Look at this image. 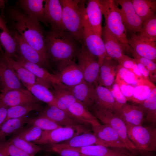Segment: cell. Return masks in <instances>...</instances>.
Here are the masks:
<instances>
[{"instance_id": "44", "label": "cell", "mask_w": 156, "mask_h": 156, "mask_svg": "<svg viewBox=\"0 0 156 156\" xmlns=\"http://www.w3.org/2000/svg\"><path fill=\"white\" fill-rule=\"evenodd\" d=\"M131 53L136 61L142 64L148 71L150 74L149 80L152 82H155L156 63L149 59L139 56L132 49Z\"/></svg>"}, {"instance_id": "17", "label": "cell", "mask_w": 156, "mask_h": 156, "mask_svg": "<svg viewBox=\"0 0 156 156\" xmlns=\"http://www.w3.org/2000/svg\"><path fill=\"white\" fill-rule=\"evenodd\" d=\"M113 113L125 124L142 125L144 122V110L139 104L134 105L126 103Z\"/></svg>"}, {"instance_id": "3", "label": "cell", "mask_w": 156, "mask_h": 156, "mask_svg": "<svg viewBox=\"0 0 156 156\" xmlns=\"http://www.w3.org/2000/svg\"><path fill=\"white\" fill-rule=\"evenodd\" d=\"M98 2L105 19V26L123 46L126 52L131 53L132 49L128 44L127 31L118 4L113 0H98Z\"/></svg>"}, {"instance_id": "21", "label": "cell", "mask_w": 156, "mask_h": 156, "mask_svg": "<svg viewBox=\"0 0 156 156\" xmlns=\"http://www.w3.org/2000/svg\"><path fill=\"white\" fill-rule=\"evenodd\" d=\"M119 65L109 57L105 58L100 65L98 85L108 89L111 88L114 83Z\"/></svg>"}, {"instance_id": "18", "label": "cell", "mask_w": 156, "mask_h": 156, "mask_svg": "<svg viewBox=\"0 0 156 156\" xmlns=\"http://www.w3.org/2000/svg\"><path fill=\"white\" fill-rule=\"evenodd\" d=\"M78 135L72 128L62 127L50 131H43L40 138L32 142L36 144H56Z\"/></svg>"}, {"instance_id": "53", "label": "cell", "mask_w": 156, "mask_h": 156, "mask_svg": "<svg viewBox=\"0 0 156 156\" xmlns=\"http://www.w3.org/2000/svg\"><path fill=\"white\" fill-rule=\"evenodd\" d=\"M4 3L3 1H0V8H2V6H3Z\"/></svg>"}, {"instance_id": "35", "label": "cell", "mask_w": 156, "mask_h": 156, "mask_svg": "<svg viewBox=\"0 0 156 156\" xmlns=\"http://www.w3.org/2000/svg\"><path fill=\"white\" fill-rule=\"evenodd\" d=\"M39 102L18 105L8 108L6 116L3 122L10 119L18 118L26 116L32 111L41 112L44 108Z\"/></svg>"}, {"instance_id": "24", "label": "cell", "mask_w": 156, "mask_h": 156, "mask_svg": "<svg viewBox=\"0 0 156 156\" xmlns=\"http://www.w3.org/2000/svg\"><path fill=\"white\" fill-rule=\"evenodd\" d=\"M128 42L138 55L156 62V42L143 40L136 34L131 33Z\"/></svg>"}, {"instance_id": "36", "label": "cell", "mask_w": 156, "mask_h": 156, "mask_svg": "<svg viewBox=\"0 0 156 156\" xmlns=\"http://www.w3.org/2000/svg\"><path fill=\"white\" fill-rule=\"evenodd\" d=\"M32 94L40 101L48 105L56 106V100L51 91L43 85L39 84L24 85Z\"/></svg>"}, {"instance_id": "26", "label": "cell", "mask_w": 156, "mask_h": 156, "mask_svg": "<svg viewBox=\"0 0 156 156\" xmlns=\"http://www.w3.org/2000/svg\"><path fill=\"white\" fill-rule=\"evenodd\" d=\"M60 148H79L92 145H101L106 146L105 143L94 133L90 132L77 135L62 143L52 144Z\"/></svg>"}, {"instance_id": "13", "label": "cell", "mask_w": 156, "mask_h": 156, "mask_svg": "<svg viewBox=\"0 0 156 156\" xmlns=\"http://www.w3.org/2000/svg\"><path fill=\"white\" fill-rule=\"evenodd\" d=\"M115 1L121 7L120 13L127 31L135 34L140 33L143 22L135 11L131 0Z\"/></svg>"}, {"instance_id": "10", "label": "cell", "mask_w": 156, "mask_h": 156, "mask_svg": "<svg viewBox=\"0 0 156 156\" xmlns=\"http://www.w3.org/2000/svg\"><path fill=\"white\" fill-rule=\"evenodd\" d=\"M9 29L16 43L17 54L26 61L37 64L49 71V70L52 71L50 64L40 53L27 42L16 32Z\"/></svg>"}, {"instance_id": "47", "label": "cell", "mask_w": 156, "mask_h": 156, "mask_svg": "<svg viewBox=\"0 0 156 156\" xmlns=\"http://www.w3.org/2000/svg\"><path fill=\"white\" fill-rule=\"evenodd\" d=\"M118 64L122 67L133 72L138 77L142 78L138 70L137 63L134 58L125 55Z\"/></svg>"}, {"instance_id": "50", "label": "cell", "mask_w": 156, "mask_h": 156, "mask_svg": "<svg viewBox=\"0 0 156 156\" xmlns=\"http://www.w3.org/2000/svg\"><path fill=\"white\" fill-rule=\"evenodd\" d=\"M136 62L138 70L141 74L142 78L145 80H149L150 74L148 71L141 64L136 61Z\"/></svg>"}, {"instance_id": "33", "label": "cell", "mask_w": 156, "mask_h": 156, "mask_svg": "<svg viewBox=\"0 0 156 156\" xmlns=\"http://www.w3.org/2000/svg\"><path fill=\"white\" fill-rule=\"evenodd\" d=\"M28 118L25 116L19 118L10 119L3 123L0 125V141L23 128L25 124H27Z\"/></svg>"}, {"instance_id": "25", "label": "cell", "mask_w": 156, "mask_h": 156, "mask_svg": "<svg viewBox=\"0 0 156 156\" xmlns=\"http://www.w3.org/2000/svg\"><path fill=\"white\" fill-rule=\"evenodd\" d=\"M44 0H19L18 7L31 18L41 22L48 26L45 20Z\"/></svg>"}, {"instance_id": "20", "label": "cell", "mask_w": 156, "mask_h": 156, "mask_svg": "<svg viewBox=\"0 0 156 156\" xmlns=\"http://www.w3.org/2000/svg\"><path fill=\"white\" fill-rule=\"evenodd\" d=\"M101 36L108 55L118 63L125 55L124 47L105 25L102 27Z\"/></svg>"}, {"instance_id": "15", "label": "cell", "mask_w": 156, "mask_h": 156, "mask_svg": "<svg viewBox=\"0 0 156 156\" xmlns=\"http://www.w3.org/2000/svg\"><path fill=\"white\" fill-rule=\"evenodd\" d=\"M13 60L31 72L38 79L40 84L44 85L48 89L52 84L61 83L55 74L50 73L47 70L39 65L26 61L17 54Z\"/></svg>"}, {"instance_id": "22", "label": "cell", "mask_w": 156, "mask_h": 156, "mask_svg": "<svg viewBox=\"0 0 156 156\" xmlns=\"http://www.w3.org/2000/svg\"><path fill=\"white\" fill-rule=\"evenodd\" d=\"M96 86L84 81L74 86L69 87L77 100L90 112L94 105Z\"/></svg>"}, {"instance_id": "2", "label": "cell", "mask_w": 156, "mask_h": 156, "mask_svg": "<svg viewBox=\"0 0 156 156\" xmlns=\"http://www.w3.org/2000/svg\"><path fill=\"white\" fill-rule=\"evenodd\" d=\"M45 38L49 62L51 60L57 67L61 64L73 60L77 57L80 49L78 46L79 42L66 29H51L45 33Z\"/></svg>"}, {"instance_id": "34", "label": "cell", "mask_w": 156, "mask_h": 156, "mask_svg": "<svg viewBox=\"0 0 156 156\" xmlns=\"http://www.w3.org/2000/svg\"><path fill=\"white\" fill-rule=\"evenodd\" d=\"M6 57L15 74L24 85L39 84L38 79L31 72L13 59Z\"/></svg>"}, {"instance_id": "42", "label": "cell", "mask_w": 156, "mask_h": 156, "mask_svg": "<svg viewBox=\"0 0 156 156\" xmlns=\"http://www.w3.org/2000/svg\"><path fill=\"white\" fill-rule=\"evenodd\" d=\"M42 131L38 127L29 125L28 127H23L14 134L26 141L33 142L40 138Z\"/></svg>"}, {"instance_id": "56", "label": "cell", "mask_w": 156, "mask_h": 156, "mask_svg": "<svg viewBox=\"0 0 156 156\" xmlns=\"http://www.w3.org/2000/svg\"></svg>"}, {"instance_id": "30", "label": "cell", "mask_w": 156, "mask_h": 156, "mask_svg": "<svg viewBox=\"0 0 156 156\" xmlns=\"http://www.w3.org/2000/svg\"><path fill=\"white\" fill-rule=\"evenodd\" d=\"M86 11L87 18L93 31L101 38L103 14L98 0H88Z\"/></svg>"}, {"instance_id": "31", "label": "cell", "mask_w": 156, "mask_h": 156, "mask_svg": "<svg viewBox=\"0 0 156 156\" xmlns=\"http://www.w3.org/2000/svg\"><path fill=\"white\" fill-rule=\"evenodd\" d=\"M63 148L73 150L87 156H121L129 154L118 149H111L108 147L101 145L94 144L79 148Z\"/></svg>"}, {"instance_id": "38", "label": "cell", "mask_w": 156, "mask_h": 156, "mask_svg": "<svg viewBox=\"0 0 156 156\" xmlns=\"http://www.w3.org/2000/svg\"><path fill=\"white\" fill-rule=\"evenodd\" d=\"M138 35L143 40L156 42V14L143 23L141 30Z\"/></svg>"}, {"instance_id": "14", "label": "cell", "mask_w": 156, "mask_h": 156, "mask_svg": "<svg viewBox=\"0 0 156 156\" xmlns=\"http://www.w3.org/2000/svg\"><path fill=\"white\" fill-rule=\"evenodd\" d=\"M27 90L19 89L11 90L0 94V108L39 102Z\"/></svg>"}, {"instance_id": "45", "label": "cell", "mask_w": 156, "mask_h": 156, "mask_svg": "<svg viewBox=\"0 0 156 156\" xmlns=\"http://www.w3.org/2000/svg\"><path fill=\"white\" fill-rule=\"evenodd\" d=\"M44 145H45L44 149L45 151L57 153L60 156H87L73 150L57 147L52 144Z\"/></svg>"}, {"instance_id": "8", "label": "cell", "mask_w": 156, "mask_h": 156, "mask_svg": "<svg viewBox=\"0 0 156 156\" xmlns=\"http://www.w3.org/2000/svg\"><path fill=\"white\" fill-rule=\"evenodd\" d=\"M81 47L77 57L78 64L81 69L86 82L96 86L98 81L100 65L97 59L90 53L84 44Z\"/></svg>"}, {"instance_id": "16", "label": "cell", "mask_w": 156, "mask_h": 156, "mask_svg": "<svg viewBox=\"0 0 156 156\" xmlns=\"http://www.w3.org/2000/svg\"><path fill=\"white\" fill-rule=\"evenodd\" d=\"M93 133L103 141L107 147L122 149L126 146L116 131L109 126L99 122L91 125Z\"/></svg>"}, {"instance_id": "57", "label": "cell", "mask_w": 156, "mask_h": 156, "mask_svg": "<svg viewBox=\"0 0 156 156\" xmlns=\"http://www.w3.org/2000/svg\"><path fill=\"white\" fill-rule=\"evenodd\" d=\"M7 156H8V155H7Z\"/></svg>"}, {"instance_id": "40", "label": "cell", "mask_w": 156, "mask_h": 156, "mask_svg": "<svg viewBox=\"0 0 156 156\" xmlns=\"http://www.w3.org/2000/svg\"><path fill=\"white\" fill-rule=\"evenodd\" d=\"M8 141L18 148L32 155H36L42 150L40 146L32 142L26 141L15 134H13Z\"/></svg>"}, {"instance_id": "52", "label": "cell", "mask_w": 156, "mask_h": 156, "mask_svg": "<svg viewBox=\"0 0 156 156\" xmlns=\"http://www.w3.org/2000/svg\"><path fill=\"white\" fill-rule=\"evenodd\" d=\"M8 108L1 107L0 108V125L4 121L6 117Z\"/></svg>"}, {"instance_id": "27", "label": "cell", "mask_w": 156, "mask_h": 156, "mask_svg": "<svg viewBox=\"0 0 156 156\" xmlns=\"http://www.w3.org/2000/svg\"><path fill=\"white\" fill-rule=\"evenodd\" d=\"M95 89L94 105L91 111L95 109L108 110L114 112L118 109L110 90L107 88L97 85L96 86Z\"/></svg>"}, {"instance_id": "41", "label": "cell", "mask_w": 156, "mask_h": 156, "mask_svg": "<svg viewBox=\"0 0 156 156\" xmlns=\"http://www.w3.org/2000/svg\"><path fill=\"white\" fill-rule=\"evenodd\" d=\"M27 124L36 126L44 131H51L62 127L50 119L39 115L35 117L28 118Z\"/></svg>"}, {"instance_id": "7", "label": "cell", "mask_w": 156, "mask_h": 156, "mask_svg": "<svg viewBox=\"0 0 156 156\" xmlns=\"http://www.w3.org/2000/svg\"><path fill=\"white\" fill-rule=\"evenodd\" d=\"M91 112L103 124L107 125L114 129L131 152L135 150V147L129 138L125 122L113 112L106 110H92Z\"/></svg>"}, {"instance_id": "11", "label": "cell", "mask_w": 156, "mask_h": 156, "mask_svg": "<svg viewBox=\"0 0 156 156\" xmlns=\"http://www.w3.org/2000/svg\"><path fill=\"white\" fill-rule=\"evenodd\" d=\"M0 94H4L11 90L24 89L0 47Z\"/></svg>"}, {"instance_id": "32", "label": "cell", "mask_w": 156, "mask_h": 156, "mask_svg": "<svg viewBox=\"0 0 156 156\" xmlns=\"http://www.w3.org/2000/svg\"><path fill=\"white\" fill-rule=\"evenodd\" d=\"M134 9L143 23L155 14V0H131Z\"/></svg>"}, {"instance_id": "54", "label": "cell", "mask_w": 156, "mask_h": 156, "mask_svg": "<svg viewBox=\"0 0 156 156\" xmlns=\"http://www.w3.org/2000/svg\"><path fill=\"white\" fill-rule=\"evenodd\" d=\"M121 156H130L129 154L126 155H122Z\"/></svg>"}, {"instance_id": "29", "label": "cell", "mask_w": 156, "mask_h": 156, "mask_svg": "<svg viewBox=\"0 0 156 156\" xmlns=\"http://www.w3.org/2000/svg\"><path fill=\"white\" fill-rule=\"evenodd\" d=\"M68 114L80 123L87 127L99 121L94 115L81 103L77 101L69 107Z\"/></svg>"}, {"instance_id": "43", "label": "cell", "mask_w": 156, "mask_h": 156, "mask_svg": "<svg viewBox=\"0 0 156 156\" xmlns=\"http://www.w3.org/2000/svg\"><path fill=\"white\" fill-rule=\"evenodd\" d=\"M117 74L124 82L133 87L143 83L145 80L142 78L138 77L133 72L120 65Z\"/></svg>"}, {"instance_id": "46", "label": "cell", "mask_w": 156, "mask_h": 156, "mask_svg": "<svg viewBox=\"0 0 156 156\" xmlns=\"http://www.w3.org/2000/svg\"><path fill=\"white\" fill-rule=\"evenodd\" d=\"M115 82L118 85L122 94L127 101H132L134 87L129 85L122 79L117 74Z\"/></svg>"}, {"instance_id": "28", "label": "cell", "mask_w": 156, "mask_h": 156, "mask_svg": "<svg viewBox=\"0 0 156 156\" xmlns=\"http://www.w3.org/2000/svg\"><path fill=\"white\" fill-rule=\"evenodd\" d=\"M0 47L3 49L4 54L8 57L14 59L17 54L16 43L4 18L0 14Z\"/></svg>"}, {"instance_id": "39", "label": "cell", "mask_w": 156, "mask_h": 156, "mask_svg": "<svg viewBox=\"0 0 156 156\" xmlns=\"http://www.w3.org/2000/svg\"><path fill=\"white\" fill-rule=\"evenodd\" d=\"M154 85L149 80H145L143 83L134 87L132 102L141 104L148 97Z\"/></svg>"}, {"instance_id": "9", "label": "cell", "mask_w": 156, "mask_h": 156, "mask_svg": "<svg viewBox=\"0 0 156 156\" xmlns=\"http://www.w3.org/2000/svg\"><path fill=\"white\" fill-rule=\"evenodd\" d=\"M47 118L63 127L74 129L78 135L89 131L87 127L71 117L66 112L57 107L48 105L39 115Z\"/></svg>"}, {"instance_id": "19", "label": "cell", "mask_w": 156, "mask_h": 156, "mask_svg": "<svg viewBox=\"0 0 156 156\" xmlns=\"http://www.w3.org/2000/svg\"><path fill=\"white\" fill-rule=\"evenodd\" d=\"M45 20L51 29H65L62 21V10L59 0H46L45 3Z\"/></svg>"}, {"instance_id": "51", "label": "cell", "mask_w": 156, "mask_h": 156, "mask_svg": "<svg viewBox=\"0 0 156 156\" xmlns=\"http://www.w3.org/2000/svg\"><path fill=\"white\" fill-rule=\"evenodd\" d=\"M7 142L6 138L0 141V156H7L5 151V146Z\"/></svg>"}, {"instance_id": "12", "label": "cell", "mask_w": 156, "mask_h": 156, "mask_svg": "<svg viewBox=\"0 0 156 156\" xmlns=\"http://www.w3.org/2000/svg\"><path fill=\"white\" fill-rule=\"evenodd\" d=\"M55 74L61 83L68 87L73 86L85 81L81 69L74 60L58 65Z\"/></svg>"}, {"instance_id": "6", "label": "cell", "mask_w": 156, "mask_h": 156, "mask_svg": "<svg viewBox=\"0 0 156 156\" xmlns=\"http://www.w3.org/2000/svg\"><path fill=\"white\" fill-rule=\"evenodd\" d=\"M83 26L82 42L89 52L97 59L100 65L108 56L101 38L93 31L87 18L86 8L83 13Z\"/></svg>"}, {"instance_id": "49", "label": "cell", "mask_w": 156, "mask_h": 156, "mask_svg": "<svg viewBox=\"0 0 156 156\" xmlns=\"http://www.w3.org/2000/svg\"><path fill=\"white\" fill-rule=\"evenodd\" d=\"M5 151L8 156H38L29 154L20 149L8 140L5 146Z\"/></svg>"}, {"instance_id": "55", "label": "cell", "mask_w": 156, "mask_h": 156, "mask_svg": "<svg viewBox=\"0 0 156 156\" xmlns=\"http://www.w3.org/2000/svg\"><path fill=\"white\" fill-rule=\"evenodd\" d=\"M1 88V83H0V88Z\"/></svg>"}, {"instance_id": "4", "label": "cell", "mask_w": 156, "mask_h": 156, "mask_svg": "<svg viewBox=\"0 0 156 156\" xmlns=\"http://www.w3.org/2000/svg\"><path fill=\"white\" fill-rule=\"evenodd\" d=\"M62 21L65 29L80 43L83 42V16L86 8L85 0H60Z\"/></svg>"}, {"instance_id": "48", "label": "cell", "mask_w": 156, "mask_h": 156, "mask_svg": "<svg viewBox=\"0 0 156 156\" xmlns=\"http://www.w3.org/2000/svg\"><path fill=\"white\" fill-rule=\"evenodd\" d=\"M108 89L110 90L118 109L127 103L126 98L122 93L118 85L115 82L112 87Z\"/></svg>"}, {"instance_id": "5", "label": "cell", "mask_w": 156, "mask_h": 156, "mask_svg": "<svg viewBox=\"0 0 156 156\" xmlns=\"http://www.w3.org/2000/svg\"><path fill=\"white\" fill-rule=\"evenodd\" d=\"M125 124L128 136L134 145L135 150L142 152L155 151V128Z\"/></svg>"}, {"instance_id": "37", "label": "cell", "mask_w": 156, "mask_h": 156, "mask_svg": "<svg viewBox=\"0 0 156 156\" xmlns=\"http://www.w3.org/2000/svg\"><path fill=\"white\" fill-rule=\"evenodd\" d=\"M140 105L144 110V122L153 124L155 123L156 87L155 85L152 88L150 94L148 98Z\"/></svg>"}, {"instance_id": "1", "label": "cell", "mask_w": 156, "mask_h": 156, "mask_svg": "<svg viewBox=\"0 0 156 156\" xmlns=\"http://www.w3.org/2000/svg\"><path fill=\"white\" fill-rule=\"evenodd\" d=\"M5 10V21L9 25L8 28L16 32L49 62L46 48L45 33L40 22L30 18L18 7L10 6Z\"/></svg>"}, {"instance_id": "23", "label": "cell", "mask_w": 156, "mask_h": 156, "mask_svg": "<svg viewBox=\"0 0 156 156\" xmlns=\"http://www.w3.org/2000/svg\"><path fill=\"white\" fill-rule=\"evenodd\" d=\"M49 89L51 92L56 100V107L67 114L69 107L72 104L77 101L74 96L70 87L64 85L61 83L52 84Z\"/></svg>"}]
</instances>
